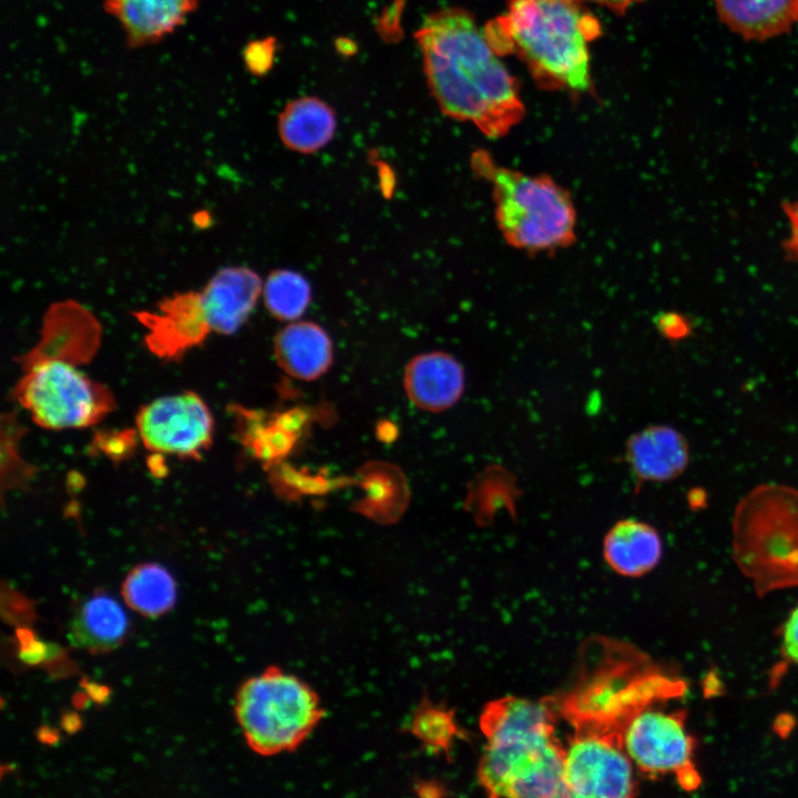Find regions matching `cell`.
I'll use <instances>...</instances> for the list:
<instances>
[{
  "mask_svg": "<svg viewBox=\"0 0 798 798\" xmlns=\"http://www.w3.org/2000/svg\"><path fill=\"white\" fill-rule=\"evenodd\" d=\"M663 552L658 531L638 519H623L611 526L603 540V556L623 576L637 577L652 571Z\"/></svg>",
  "mask_w": 798,
  "mask_h": 798,
  "instance_id": "cell-17",
  "label": "cell"
},
{
  "mask_svg": "<svg viewBox=\"0 0 798 798\" xmlns=\"http://www.w3.org/2000/svg\"><path fill=\"white\" fill-rule=\"evenodd\" d=\"M129 632V618L120 603L106 593L84 598L73 613L69 626L72 645L101 654L120 646Z\"/></svg>",
  "mask_w": 798,
  "mask_h": 798,
  "instance_id": "cell-16",
  "label": "cell"
},
{
  "mask_svg": "<svg viewBox=\"0 0 798 798\" xmlns=\"http://www.w3.org/2000/svg\"><path fill=\"white\" fill-rule=\"evenodd\" d=\"M658 329L668 338H678L685 334V324L676 314H664L657 320Z\"/></svg>",
  "mask_w": 798,
  "mask_h": 798,
  "instance_id": "cell-26",
  "label": "cell"
},
{
  "mask_svg": "<svg viewBox=\"0 0 798 798\" xmlns=\"http://www.w3.org/2000/svg\"><path fill=\"white\" fill-rule=\"evenodd\" d=\"M403 383L409 399L418 408L440 412L459 401L464 391L466 376L453 356L432 351L410 360Z\"/></svg>",
  "mask_w": 798,
  "mask_h": 798,
  "instance_id": "cell-15",
  "label": "cell"
},
{
  "mask_svg": "<svg viewBox=\"0 0 798 798\" xmlns=\"http://www.w3.org/2000/svg\"><path fill=\"white\" fill-rule=\"evenodd\" d=\"M275 358L280 368L299 380H315L332 362V344L328 334L311 321H294L275 337Z\"/></svg>",
  "mask_w": 798,
  "mask_h": 798,
  "instance_id": "cell-18",
  "label": "cell"
},
{
  "mask_svg": "<svg viewBox=\"0 0 798 798\" xmlns=\"http://www.w3.org/2000/svg\"><path fill=\"white\" fill-rule=\"evenodd\" d=\"M146 327V345L161 358L176 359L201 345L212 331L205 317L201 291L177 294L158 306V311H141Z\"/></svg>",
  "mask_w": 798,
  "mask_h": 798,
  "instance_id": "cell-11",
  "label": "cell"
},
{
  "mask_svg": "<svg viewBox=\"0 0 798 798\" xmlns=\"http://www.w3.org/2000/svg\"><path fill=\"white\" fill-rule=\"evenodd\" d=\"M719 19L746 40L780 35L798 22V0H714Z\"/></svg>",
  "mask_w": 798,
  "mask_h": 798,
  "instance_id": "cell-19",
  "label": "cell"
},
{
  "mask_svg": "<svg viewBox=\"0 0 798 798\" xmlns=\"http://www.w3.org/2000/svg\"><path fill=\"white\" fill-rule=\"evenodd\" d=\"M408 729L426 748L434 753H448L460 735L452 712L428 700L416 708Z\"/></svg>",
  "mask_w": 798,
  "mask_h": 798,
  "instance_id": "cell-23",
  "label": "cell"
},
{
  "mask_svg": "<svg viewBox=\"0 0 798 798\" xmlns=\"http://www.w3.org/2000/svg\"><path fill=\"white\" fill-rule=\"evenodd\" d=\"M646 706L630 717L622 730L623 746L645 776L672 775L685 790L697 789L702 778L694 761L695 741L683 709L667 712Z\"/></svg>",
  "mask_w": 798,
  "mask_h": 798,
  "instance_id": "cell-8",
  "label": "cell"
},
{
  "mask_svg": "<svg viewBox=\"0 0 798 798\" xmlns=\"http://www.w3.org/2000/svg\"><path fill=\"white\" fill-rule=\"evenodd\" d=\"M471 167L491 187L495 223L510 246L535 254L565 248L575 242L573 198L552 177L507 167L485 150L472 153Z\"/></svg>",
  "mask_w": 798,
  "mask_h": 798,
  "instance_id": "cell-4",
  "label": "cell"
},
{
  "mask_svg": "<svg viewBox=\"0 0 798 798\" xmlns=\"http://www.w3.org/2000/svg\"><path fill=\"white\" fill-rule=\"evenodd\" d=\"M267 310L277 319L295 321L310 304L311 290L306 278L289 269L272 272L263 285Z\"/></svg>",
  "mask_w": 798,
  "mask_h": 798,
  "instance_id": "cell-22",
  "label": "cell"
},
{
  "mask_svg": "<svg viewBox=\"0 0 798 798\" xmlns=\"http://www.w3.org/2000/svg\"><path fill=\"white\" fill-rule=\"evenodd\" d=\"M125 603L146 617L168 612L176 600V583L171 573L157 563L133 567L122 585Z\"/></svg>",
  "mask_w": 798,
  "mask_h": 798,
  "instance_id": "cell-21",
  "label": "cell"
},
{
  "mask_svg": "<svg viewBox=\"0 0 798 798\" xmlns=\"http://www.w3.org/2000/svg\"><path fill=\"white\" fill-rule=\"evenodd\" d=\"M336 124L335 112L327 103L305 96L284 108L278 119V134L289 150L308 154L331 141Z\"/></svg>",
  "mask_w": 798,
  "mask_h": 798,
  "instance_id": "cell-20",
  "label": "cell"
},
{
  "mask_svg": "<svg viewBox=\"0 0 798 798\" xmlns=\"http://www.w3.org/2000/svg\"><path fill=\"white\" fill-rule=\"evenodd\" d=\"M16 397L35 423L52 430L92 426L114 408V397L104 385L59 357H33Z\"/></svg>",
  "mask_w": 798,
  "mask_h": 798,
  "instance_id": "cell-7",
  "label": "cell"
},
{
  "mask_svg": "<svg viewBox=\"0 0 798 798\" xmlns=\"http://www.w3.org/2000/svg\"><path fill=\"white\" fill-rule=\"evenodd\" d=\"M483 30L497 53H514L542 89L590 90L589 45L601 24L582 1L507 0L505 12Z\"/></svg>",
  "mask_w": 798,
  "mask_h": 798,
  "instance_id": "cell-3",
  "label": "cell"
},
{
  "mask_svg": "<svg viewBox=\"0 0 798 798\" xmlns=\"http://www.w3.org/2000/svg\"><path fill=\"white\" fill-rule=\"evenodd\" d=\"M274 53V39L254 41L245 48L244 61L252 73L260 75L273 64Z\"/></svg>",
  "mask_w": 798,
  "mask_h": 798,
  "instance_id": "cell-24",
  "label": "cell"
},
{
  "mask_svg": "<svg viewBox=\"0 0 798 798\" xmlns=\"http://www.w3.org/2000/svg\"><path fill=\"white\" fill-rule=\"evenodd\" d=\"M200 0H104V11L120 23L127 47L161 41L182 25Z\"/></svg>",
  "mask_w": 798,
  "mask_h": 798,
  "instance_id": "cell-14",
  "label": "cell"
},
{
  "mask_svg": "<svg viewBox=\"0 0 798 798\" xmlns=\"http://www.w3.org/2000/svg\"><path fill=\"white\" fill-rule=\"evenodd\" d=\"M781 655L787 663L798 665V606L782 627Z\"/></svg>",
  "mask_w": 798,
  "mask_h": 798,
  "instance_id": "cell-25",
  "label": "cell"
},
{
  "mask_svg": "<svg viewBox=\"0 0 798 798\" xmlns=\"http://www.w3.org/2000/svg\"><path fill=\"white\" fill-rule=\"evenodd\" d=\"M479 725L485 746L478 778L490 797H566L565 747L549 700L505 696L489 702Z\"/></svg>",
  "mask_w": 798,
  "mask_h": 798,
  "instance_id": "cell-2",
  "label": "cell"
},
{
  "mask_svg": "<svg viewBox=\"0 0 798 798\" xmlns=\"http://www.w3.org/2000/svg\"><path fill=\"white\" fill-rule=\"evenodd\" d=\"M263 291L260 277L247 267L219 269L201 291L212 331L231 335L248 318Z\"/></svg>",
  "mask_w": 798,
  "mask_h": 798,
  "instance_id": "cell-12",
  "label": "cell"
},
{
  "mask_svg": "<svg viewBox=\"0 0 798 798\" xmlns=\"http://www.w3.org/2000/svg\"><path fill=\"white\" fill-rule=\"evenodd\" d=\"M416 39L429 89L446 115L472 123L491 139L521 122L524 104L518 82L469 11L430 13Z\"/></svg>",
  "mask_w": 798,
  "mask_h": 798,
  "instance_id": "cell-1",
  "label": "cell"
},
{
  "mask_svg": "<svg viewBox=\"0 0 798 798\" xmlns=\"http://www.w3.org/2000/svg\"><path fill=\"white\" fill-rule=\"evenodd\" d=\"M136 431L153 452L180 458H200L212 443L214 421L204 400L184 391L157 398L142 407Z\"/></svg>",
  "mask_w": 798,
  "mask_h": 798,
  "instance_id": "cell-10",
  "label": "cell"
},
{
  "mask_svg": "<svg viewBox=\"0 0 798 798\" xmlns=\"http://www.w3.org/2000/svg\"><path fill=\"white\" fill-rule=\"evenodd\" d=\"M626 461L640 482H667L689 463L686 438L675 428L653 424L633 433L626 443Z\"/></svg>",
  "mask_w": 798,
  "mask_h": 798,
  "instance_id": "cell-13",
  "label": "cell"
},
{
  "mask_svg": "<svg viewBox=\"0 0 798 798\" xmlns=\"http://www.w3.org/2000/svg\"><path fill=\"white\" fill-rule=\"evenodd\" d=\"M733 556L760 592L798 584V489L763 483L736 504Z\"/></svg>",
  "mask_w": 798,
  "mask_h": 798,
  "instance_id": "cell-5",
  "label": "cell"
},
{
  "mask_svg": "<svg viewBox=\"0 0 798 798\" xmlns=\"http://www.w3.org/2000/svg\"><path fill=\"white\" fill-rule=\"evenodd\" d=\"M235 716L249 748L273 756L299 747L323 719L324 708L306 682L269 666L241 685Z\"/></svg>",
  "mask_w": 798,
  "mask_h": 798,
  "instance_id": "cell-6",
  "label": "cell"
},
{
  "mask_svg": "<svg viewBox=\"0 0 798 798\" xmlns=\"http://www.w3.org/2000/svg\"><path fill=\"white\" fill-rule=\"evenodd\" d=\"M634 767L622 732L574 728L564 755L566 797H633L637 792Z\"/></svg>",
  "mask_w": 798,
  "mask_h": 798,
  "instance_id": "cell-9",
  "label": "cell"
},
{
  "mask_svg": "<svg viewBox=\"0 0 798 798\" xmlns=\"http://www.w3.org/2000/svg\"><path fill=\"white\" fill-rule=\"evenodd\" d=\"M582 2H593L605 7L617 14H624L630 7L643 0H580Z\"/></svg>",
  "mask_w": 798,
  "mask_h": 798,
  "instance_id": "cell-27",
  "label": "cell"
}]
</instances>
